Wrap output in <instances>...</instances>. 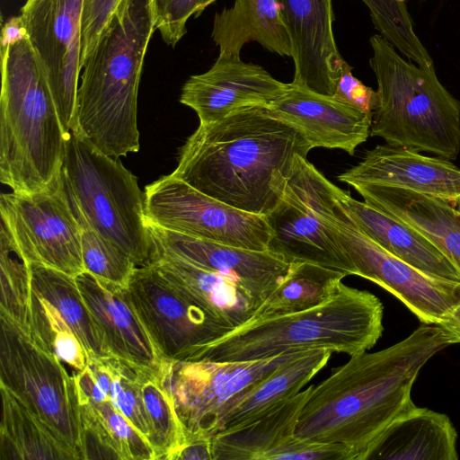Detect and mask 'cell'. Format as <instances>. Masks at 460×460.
Here are the masks:
<instances>
[{
    "mask_svg": "<svg viewBox=\"0 0 460 460\" xmlns=\"http://www.w3.org/2000/svg\"><path fill=\"white\" fill-rule=\"evenodd\" d=\"M448 345V335L440 326L422 323L385 349L350 356L313 385L295 435L342 444L354 460H366L385 429L416 407L411 394L420 369Z\"/></svg>",
    "mask_w": 460,
    "mask_h": 460,
    "instance_id": "cell-1",
    "label": "cell"
},
{
    "mask_svg": "<svg viewBox=\"0 0 460 460\" xmlns=\"http://www.w3.org/2000/svg\"><path fill=\"white\" fill-rule=\"evenodd\" d=\"M311 149L267 106H245L199 124L172 174L230 207L266 217L281 201L298 157Z\"/></svg>",
    "mask_w": 460,
    "mask_h": 460,
    "instance_id": "cell-2",
    "label": "cell"
},
{
    "mask_svg": "<svg viewBox=\"0 0 460 460\" xmlns=\"http://www.w3.org/2000/svg\"><path fill=\"white\" fill-rule=\"evenodd\" d=\"M155 30L153 0H119L83 66L73 132L107 155L139 150L138 86Z\"/></svg>",
    "mask_w": 460,
    "mask_h": 460,
    "instance_id": "cell-3",
    "label": "cell"
},
{
    "mask_svg": "<svg viewBox=\"0 0 460 460\" xmlns=\"http://www.w3.org/2000/svg\"><path fill=\"white\" fill-rule=\"evenodd\" d=\"M383 310L377 296L341 281L322 304L248 321L201 347L189 361H252L314 349L360 354L372 349L381 337Z\"/></svg>",
    "mask_w": 460,
    "mask_h": 460,
    "instance_id": "cell-4",
    "label": "cell"
},
{
    "mask_svg": "<svg viewBox=\"0 0 460 460\" xmlns=\"http://www.w3.org/2000/svg\"><path fill=\"white\" fill-rule=\"evenodd\" d=\"M0 50V181L13 192L41 191L60 175L68 136L28 38Z\"/></svg>",
    "mask_w": 460,
    "mask_h": 460,
    "instance_id": "cell-5",
    "label": "cell"
},
{
    "mask_svg": "<svg viewBox=\"0 0 460 460\" xmlns=\"http://www.w3.org/2000/svg\"><path fill=\"white\" fill-rule=\"evenodd\" d=\"M370 45L369 63L377 81L378 98L370 136L394 146L456 159L460 102L440 83L433 65H414L380 34L370 38Z\"/></svg>",
    "mask_w": 460,
    "mask_h": 460,
    "instance_id": "cell-6",
    "label": "cell"
},
{
    "mask_svg": "<svg viewBox=\"0 0 460 460\" xmlns=\"http://www.w3.org/2000/svg\"><path fill=\"white\" fill-rule=\"evenodd\" d=\"M61 178L78 221L119 245L137 267L153 264L155 247L146 221L145 192L119 158L71 132Z\"/></svg>",
    "mask_w": 460,
    "mask_h": 460,
    "instance_id": "cell-7",
    "label": "cell"
},
{
    "mask_svg": "<svg viewBox=\"0 0 460 460\" xmlns=\"http://www.w3.org/2000/svg\"><path fill=\"white\" fill-rule=\"evenodd\" d=\"M315 206L327 232L367 279L402 302L422 323L438 324L460 303V281L428 275L367 236L338 200L339 187L324 179Z\"/></svg>",
    "mask_w": 460,
    "mask_h": 460,
    "instance_id": "cell-8",
    "label": "cell"
},
{
    "mask_svg": "<svg viewBox=\"0 0 460 460\" xmlns=\"http://www.w3.org/2000/svg\"><path fill=\"white\" fill-rule=\"evenodd\" d=\"M0 384L81 459L80 410L74 376L31 332L0 315Z\"/></svg>",
    "mask_w": 460,
    "mask_h": 460,
    "instance_id": "cell-9",
    "label": "cell"
},
{
    "mask_svg": "<svg viewBox=\"0 0 460 460\" xmlns=\"http://www.w3.org/2000/svg\"><path fill=\"white\" fill-rule=\"evenodd\" d=\"M0 235L29 264L36 263L77 277L85 271L82 227L60 175L47 189L0 197Z\"/></svg>",
    "mask_w": 460,
    "mask_h": 460,
    "instance_id": "cell-10",
    "label": "cell"
},
{
    "mask_svg": "<svg viewBox=\"0 0 460 460\" xmlns=\"http://www.w3.org/2000/svg\"><path fill=\"white\" fill-rule=\"evenodd\" d=\"M147 224L190 237L255 251L273 236L265 216L236 209L168 174L145 189Z\"/></svg>",
    "mask_w": 460,
    "mask_h": 460,
    "instance_id": "cell-11",
    "label": "cell"
},
{
    "mask_svg": "<svg viewBox=\"0 0 460 460\" xmlns=\"http://www.w3.org/2000/svg\"><path fill=\"white\" fill-rule=\"evenodd\" d=\"M297 352L240 362L164 361V382L185 438H212L227 410L256 383Z\"/></svg>",
    "mask_w": 460,
    "mask_h": 460,
    "instance_id": "cell-12",
    "label": "cell"
},
{
    "mask_svg": "<svg viewBox=\"0 0 460 460\" xmlns=\"http://www.w3.org/2000/svg\"><path fill=\"white\" fill-rule=\"evenodd\" d=\"M84 0H26L21 18L65 133L75 129Z\"/></svg>",
    "mask_w": 460,
    "mask_h": 460,
    "instance_id": "cell-13",
    "label": "cell"
},
{
    "mask_svg": "<svg viewBox=\"0 0 460 460\" xmlns=\"http://www.w3.org/2000/svg\"><path fill=\"white\" fill-rule=\"evenodd\" d=\"M127 290L164 361H189L201 347L233 330L187 298L153 266L137 267Z\"/></svg>",
    "mask_w": 460,
    "mask_h": 460,
    "instance_id": "cell-14",
    "label": "cell"
},
{
    "mask_svg": "<svg viewBox=\"0 0 460 460\" xmlns=\"http://www.w3.org/2000/svg\"><path fill=\"white\" fill-rule=\"evenodd\" d=\"M321 174L306 157H298L281 201L266 216L273 230L268 250L290 264L308 262L346 276L356 275L352 261L317 214L315 199Z\"/></svg>",
    "mask_w": 460,
    "mask_h": 460,
    "instance_id": "cell-15",
    "label": "cell"
},
{
    "mask_svg": "<svg viewBox=\"0 0 460 460\" xmlns=\"http://www.w3.org/2000/svg\"><path fill=\"white\" fill-rule=\"evenodd\" d=\"M294 60L292 84L332 96L345 60L333 34L332 0H279Z\"/></svg>",
    "mask_w": 460,
    "mask_h": 460,
    "instance_id": "cell-16",
    "label": "cell"
},
{
    "mask_svg": "<svg viewBox=\"0 0 460 460\" xmlns=\"http://www.w3.org/2000/svg\"><path fill=\"white\" fill-rule=\"evenodd\" d=\"M288 84L261 66L217 58L207 72L185 82L180 102L197 113L199 124H208L242 107L269 106L286 93Z\"/></svg>",
    "mask_w": 460,
    "mask_h": 460,
    "instance_id": "cell-17",
    "label": "cell"
},
{
    "mask_svg": "<svg viewBox=\"0 0 460 460\" xmlns=\"http://www.w3.org/2000/svg\"><path fill=\"white\" fill-rule=\"evenodd\" d=\"M338 180L352 187L375 184L409 190L460 209V169L450 160L404 147L377 145Z\"/></svg>",
    "mask_w": 460,
    "mask_h": 460,
    "instance_id": "cell-18",
    "label": "cell"
},
{
    "mask_svg": "<svg viewBox=\"0 0 460 460\" xmlns=\"http://www.w3.org/2000/svg\"><path fill=\"white\" fill-rule=\"evenodd\" d=\"M147 225L156 248L234 279L260 305L290 270V263L269 250L234 247Z\"/></svg>",
    "mask_w": 460,
    "mask_h": 460,
    "instance_id": "cell-19",
    "label": "cell"
},
{
    "mask_svg": "<svg viewBox=\"0 0 460 460\" xmlns=\"http://www.w3.org/2000/svg\"><path fill=\"white\" fill-rule=\"evenodd\" d=\"M267 107L272 117L299 131L312 148L341 149L352 155L370 135L371 114L292 83Z\"/></svg>",
    "mask_w": 460,
    "mask_h": 460,
    "instance_id": "cell-20",
    "label": "cell"
},
{
    "mask_svg": "<svg viewBox=\"0 0 460 460\" xmlns=\"http://www.w3.org/2000/svg\"><path fill=\"white\" fill-rule=\"evenodd\" d=\"M75 280L109 354L145 368L161 369L164 360L140 320L127 288L102 282L87 271Z\"/></svg>",
    "mask_w": 460,
    "mask_h": 460,
    "instance_id": "cell-21",
    "label": "cell"
},
{
    "mask_svg": "<svg viewBox=\"0 0 460 460\" xmlns=\"http://www.w3.org/2000/svg\"><path fill=\"white\" fill-rule=\"evenodd\" d=\"M150 266L187 298L231 329L248 322L260 306L254 296L234 279L156 247Z\"/></svg>",
    "mask_w": 460,
    "mask_h": 460,
    "instance_id": "cell-22",
    "label": "cell"
},
{
    "mask_svg": "<svg viewBox=\"0 0 460 460\" xmlns=\"http://www.w3.org/2000/svg\"><path fill=\"white\" fill-rule=\"evenodd\" d=\"M364 202L412 226L428 237L460 273V209L450 203L396 187H353Z\"/></svg>",
    "mask_w": 460,
    "mask_h": 460,
    "instance_id": "cell-23",
    "label": "cell"
},
{
    "mask_svg": "<svg viewBox=\"0 0 460 460\" xmlns=\"http://www.w3.org/2000/svg\"><path fill=\"white\" fill-rule=\"evenodd\" d=\"M337 198L358 227L386 252L428 275L460 281L456 268L420 231L340 188Z\"/></svg>",
    "mask_w": 460,
    "mask_h": 460,
    "instance_id": "cell-24",
    "label": "cell"
},
{
    "mask_svg": "<svg viewBox=\"0 0 460 460\" xmlns=\"http://www.w3.org/2000/svg\"><path fill=\"white\" fill-rule=\"evenodd\" d=\"M456 439L446 414L416 406L385 429L366 460H457Z\"/></svg>",
    "mask_w": 460,
    "mask_h": 460,
    "instance_id": "cell-25",
    "label": "cell"
},
{
    "mask_svg": "<svg viewBox=\"0 0 460 460\" xmlns=\"http://www.w3.org/2000/svg\"><path fill=\"white\" fill-rule=\"evenodd\" d=\"M211 37L221 58H240L243 47L252 41L270 52L291 57L279 0H235L230 8L215 14Z\"/></svg>",
    "mask_w": 460,
    "mask_h": 460,
    "instance_id": "cell-26",
    "label": "cell"
},
{
    "mask_svg": "<svg viewBox=\"0 0 460 460\" xmlns=\"http://www.w3.org/2000/svg\"><path fill=\"white\" fill-rule=\"evenodd\" d=\"M332 351H298L256 383L221 417L217 432L235 429L295 396L328 363Z\"/></svg>",
    "mask_w": 460,
    "mask_h": 460,
    "instance_id": "cell-27",
    "label": "cell"
},
{
    "mask_svg": "<svg viewBox=\"0 0 460 460\" xmlns=\"http://www.w3.org/2000/svg\"><path fill=\"white\" fill-rule=\"evenodd\" d=\"M313 385L252 421L212 437L214 460H262L265 454L295 435Z\"/></svg>",
    "mask_w": 460,
    "mask_h": 460,
    "instance_id": "cell-28",
    "label": "cell"
},
{
    "mask_svg": "<svg viewBox=\"0 0 460 460\" xmlns=\"http://www.w3.org/2000/svg\"><path fill=\"white\" fill-rule=\"evenodd\" d=\"M0 394V460L79 459L47 423L1 384Z\"/></svg>",
    "mask_w": 460,
    "mask_h": 460,
    "instance_id": "cell-29",
    "label": "cell"
},
{
    "mask_svg": "<svg viewBox=\"0 0 460 460\" xmlns=\"http://www.w3.org/2000/svg\"><path fill=\"white\" fill-rule=\"evenodd\" d=\"M82 459L155 460L139 430L110 401H78Z\"/></svg>",
    "mask_w": 460,
    "mask_h": 460,
    "instance_id": "cell-30",
    "label": "cell"
},
{
    "mask_svg": "<svg viewBox=\"0 0 460 460\" xmlns=\"http://www.w3.org/2000/svg\"><path fill=\"white\" fill-rule=\"evenodd\" d=\"M31 288L50 302L82 341L89 358L109 356L102 333L84 301L75 278L31 263Z\"/></svg>",
    "mask_w": 460,
    "mask_h": 460,
    "instance_id": "cell-31",
    "label": "cell"
},
{
    "mask_svg": "<svg viewBox=\"0 0 460 460\" xmlns=\"http://www.w3.org/2000/svg\"><path fill=\"white\" fill-rule=\"evenodd\" d=\"M345 277L342 272L321 265L291 263L287 276L260 305L249 321L314 307L327 300Z\"/></svg>",
    "mask_w": 460,
    "mask_h": 460,
    "instance_id": "cell-32",
    "label": "cell"
},
{
    "mask_svg": "<svg viewBox=\"0 0 460 460\" xmlns=\"http://www.w3.org/2000/svg\"><path fill=\"white\" fill-rule=\"evenodd\" d=\"M86 367L113 407L148 440L149 426L142 397L145 367L113 355L89 358Z\"/></svg>",
    "mask_w": 460,
    "mask_h": 460,
    "instance_id": "cell-33",
    "label": "cell"
},
{
    "mask_svg": "<svg viewBox=\"0 0 460 460\" xmlns=\"http://www.w3.org/2000/svg\"><path fill=\"white\" fill-rule=\"evenodd\" d=\"M142 397L149 426L148 441L155 460H171L184 442L185 433L164 382V366L159 370L144 368Z\"/></svg>",
    "mask_w": 460,
    "mask_h": 460,
    "instance_id": "cell-34",
    "label": "cell"
},
{
    "mask_svg": "<svg viewBox=\"0 0 460 460\" xmlns=\"http://www.w3.org/2000/svg\"><path fill=\"white\" fill-rule=\"evenodd\" d=\"M30 332L70 368L72 374L86 367L88 354L76 333L58 310L33 289Z\"/></svg>",
    "mask_w": 460,
    "mask_h": 460,
    "instance_id": "cell-35",
    "label": "cell"
},
{
    "mask_svg": "<svg viewBox=\"0 0 460 460\" xmlns=\"http://www.w3.org/2000/svg\"><path fill=\"white\" fill-rule=\"evenodd\" d=\"M0 315L30 332L31 275L30 264L0 235Z\"/></svg>",
    "mask_w": 460,
    "mask_h": 460,
    "instance_id": "cell-36",
    "label": "cell"
},
{
    "mask_svg": "<svg viewBox=\"0 0 460 460\" xmlns=\"http://www.w3.org/2000/svg\"><path fill=\"white\" fill-rule=\"evenodd\" d=\"M376 29L388 42L419 66L433 65L428 50L414 31L406 0H362Z\"/></svg>",
    "mask_w": 460,
    "mask_h": 460,
    "instance_id": "cell-37",
    "label": "cell"
},
{
    "mask_svg": "<svg viewBox=\"0 0 460 460\" xmlns=\"http://www.w3.org/2000/svg\"><path fill=\"white\" fill-rule=\"evenodd\" d=\"M78 222L82 227L81 245L85 271L102 282L128 288L137 268L129 255L84 222Z\"/></svg>",
    "mask_w": 460,
    "mask_h": 460,
    "instance_id": "cell-38",
    "label": "cell"
},
{
    "mask_svg": "<svg viewBox=\"0 0 460 460\" xmlns=\"http://www.w3.org/2000/svg\"><path fill=\"white\" fill-rule=\"evenodd\" d=\"M216 0H153L155 29L163 40L172 47L187 32L189 19L199 16Z\"/></svg>",
    "mask_w": 460,
    "mask_h": 460,
    "instance_id": "cell-39",
    "label": "cell"
},
{
    "mask_svg": "<svg viewBox=\"0 0 460 460\" xmlns=\"http://www.w3.org/2000/svg\"><path fill=\"white\" fill-rule=\"evenodd\" d=\"M262 460H354L351 450L342 444L291 436L264 455Z\"/></svg>",
    "mask_w": 460,
    "mask_h": 460,
    "instance_id": "cell-40",
    "label": "cell"
},
{
    "mask_svg": "<svg viewBox=\"0 0 460 460\" xmlns=\"http://www.w3.org/2000/svg\"><path fill=\"white\" fill-rule=\"evenodd\" d=\"M119 2V0H84L81 36L82 69L111 19Z\"/></svg>",
    "mask_w": 460,
    "mask_h": 460,
    "instance_id": "cell-41",
    "label": "cell"
},
{
    "mask_svg": "<svg viewBox=\"0 0 460 460\" xmlns=\"http://www.w3.org/2000/svg\"><path fill=\"white\" fill-rule=\"evenodd\" d=\"M336 101L373 115L377 105V93L366 86L352 75V66L346 61L337 79L333 94Z\"/></svg>",
    "mask_w": 460,
    "mask_h": 460,
    "instance_id": "cell-42",
    "label": "cell"
},
{
    "mask_svg": "<svg viewBox=\"0 0 460 460\" xmlns=\"http://www.w3.org/2000/svg\"><path fill=\"white\" fill-rule=\"evenodd\" d=\"M171 460H214L212 438L205 436L186 437L182 445Z\"/></svg>",
    "mask_w": 460,
    "mask_h": 460,
    "instance_id": "cell-43",
    "label": "cell"
},
{
    "mask_svg": "<svg viewBox=\"0 0 460 460\" xmlns=\"http://www.w3.org/2000/svg\"><path fill=\"white\" fill-rule=\"evenodd\" d=\"M25 37L27 33L21 16L11 17L2 28L1 48Z\"/></svg>",
    "mask_w": 460,
    "mask_h": 460,
    "instance_id": "cell-44",
    "label": "cell"
},
{
    "mask_svg": "<svg viewBox=\"0 0 460 460\" xmlns=\"http://www.w3.org/2000/svg\"><path fill=\"white\" fill-rule=\"evenodd\" d=\"M438 325L447 332L451 345L460 343V303Z\"/></svg>",
    "mask_w": 460,
    "mask_h": 460,
    "instance_id": "cell-45",
    "label": "cell"
}]
</instances>
